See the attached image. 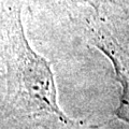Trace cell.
<instances>
[{"label": "cell", "mask_w": 129, "mask_h": 129, "mask_svg": "<svg viewBox=\"0 0 129 129\" xmlns=\"http://www.w3.org/2000/svg\"><path fill=\"white\" fill-rule=\"evenodd\" d=\"M11 48L19 84L35 108L53 113L62 122H69L57 103V92L51 66L29 45L19 14L14 15L10 29Z\"/></svg>", "instance_id": "obj_1"}, {"label": "cell", "mask_w": 129, "mask_h": 129, "mask_svg": "<svg viewBox=\"0 0 129 129\" xmlns=\"http://www.w3.org/2000/svg\"><path fill=\"white\" fill-rule=\"evenodd\" d=\"M102 52L106 55H108V57L112 60L115 68L117 79L120 82V84H122V95H120L119 106L114 111V114L118 119H122L127 124H129V74H127L123 70L122 64L119 63V61L114 56L111 55L109 52H106V51H102Z\"/></svg>", "instance_id": "obj_2"}]
</instances>
